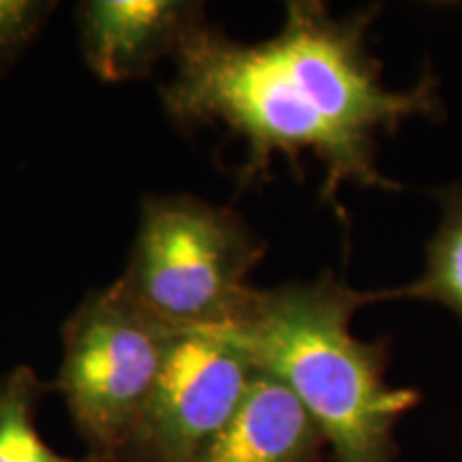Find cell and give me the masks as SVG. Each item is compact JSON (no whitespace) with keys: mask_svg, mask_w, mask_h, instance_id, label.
I'll return each mask as SVG.
<instances>
[{"mask_svg":"<svg viewBox=\"0 0 462 462\" xmlns=\"http://www.w3.org/2000/svg\"><path fill=\"white\" fill-rule=\"evenodd\" d=\"M374 17L368 7L338 20L326 5L300 0L259 43L234 42L201 17L173 54L176 75L161 90L167 114L184 126L221 125L245 142V182L265 176L274 157L296 165L310 154L323 165L321 199L345 217L346 184L401 189L379 171V137L441 109L432 75L385 88L366 48Z\"/></svg>","mask_w":462,"mask_h":462,"instance_id":"1","label":"cell"},{"mask_svg":"<svg viewBox=\"0 0 462 462\" xmlns=\"http://www.w3.org/2000/svg\"><path fill=\"white\" fill-rule=\"evenodd\" d=\"M368 302L373 291L323 273L310 282L253 289L234 321L212 328L296 396L334 462H396V424L420 402L413 388L385 381L383 345L351 332V317Z\"/></svg>","mask_w":462,"mask_h":462,"instance_id":"2","label":"cell"},{"mask_svg":"<svg viewBox=\"0 0 462 462\" xmlns=\"http://www.w3.org/2000/svg\"><path fill=\"white\" fill-rule=\"evenodd\" d=\"M265 245L227 208L190 195L143 201L140 229L118 282L137 306L173 330L227 326L253 287L246 276Z\"/></svg>","mask_w":462,"mask_h":462,"instance_id":"3","label":"cell"},{"mask_svg":"<svg viewBox=\"0 0 462 462\" xmlns=\"http://www.w3.org/2000/svg\"><path fill=\"white\" fill-rule=\"evenodd\" d=\"M178 332L133 302L118 281L69 317L54 388L90 456L123 458Z\"/></svg>","mask_w":462,"mask_h":462,"instance_id":"4","label":"cell"},{"mask_svg":"<svg viewBox=\"0 0 462 462\" xmlns=\"http://www.w3.org/2000/svg\"><path fill=\"white\" fill-rule=\"evenodd\" d=\"M255 373L218 330H180L120 462H198L240 409Z\"/></svg>","mask_w":462,"mask_h":462,"instance_id":"5","label":"cell"},{"mask_svg":"<svg viewBox=\"0 0 462 462\" xmlns=\"http://www.w3.org/2000/svg\"><path fill=\"white\" fill-rule=\"evenodd\" d=\"M201 17V5L182 0H86L78 7L84 58L103 82L143 78Z\"/></svg>","mask_w":462,"mask_h":462,"instance_id":"6","label":"cell"},{"mask_svg":"<svg viewBox=\"0 0 462 462\" xmlns=\"http://www.w3.org/2000/svg\"><path fill=\"white\" fill-rule=\"evenodd\" d=\"M326 441L281 381L255 373L229 424L198 462H319Z\"/></svg>","mask_w":462,"mask_h":462,"instance_id":"7","label":"cell"},{"mask_svg":"<svg viewBox=\"0 0 462 462\" xmlns=\"http://www.w3.org/2000/svg\"><path fill=\"white\" fill-rule=\"evenodd\" d=\"M441 221L426 248L420 279L396 289L373 291L377 300H426L443 304L462 319V184L439 190Z\"/></svg>","mask_w":462,"mask_h":462,"instance_id":"8","label":"cell"},{"mask_svg":"<svg viewBox=\"0 0 462 462\" xmlns=\"http://www.w3.org/2000/svg\"><path fill=\"white\" fill-rule=\"evenodd\" d=\"M45 392L31 366H17L0 381V462H112L90 454L69 458L43 441L34 413Z\"/></svg>","mask_w":462,"mask_h":462,"instance_id":"9","label":"cell"},{"mask_svg":"<svg viewBox=\"0 0 462 462\" xmlns=\"http://www.w3.org/2000/svg\"><path fill=\"white\" fill-rule=\"evenodd\" d=\"M54 7L42 0H0V73L26 48Z\"/></svg>","mask_w":462,"mask_h":462,"instance_id":"10","label":"cell"}]
</instances>
